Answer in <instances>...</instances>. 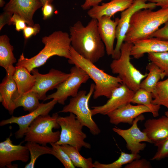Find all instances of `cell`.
<instances>
[{"label": "cell", "mask_w": 168, "mask_h": 168, "mask_svg": "<svg viewBox=\"0 0 168 168\" xmlns=\"http://www.w3.org/2000/svg\"><path fill=\"white\" fill-rule=\"evenodd\" d=\"M69 31L71 46L80 55L94 63L104 56L105 49L97 19L91 18L86 26L78 21L70 26Z\"/></svg>", "instance_id": "6da1fadb"}, {"label": "cell", "mask_w": 168, "mask_h": 168, "mask_svg": "<svg viewBox=\"0 0 168 168\" xmlns=\"http://www.w3.org/2000/svg\"><path fill=\"white\" fill-rule=\"evenodd\" d=\"M42 41L44 46L39 53L30 58L25 57L22 53L16 66L24 67L31 72L33 69L43 65L54 56L70 58L71 45L70 35L68 33L55 31L49 36L43 37Z\"/></svg>", "instance_id": "7a4b0ae2"}, {"label": "cell", "mask_w": 168, "mask_h": 168, "mask_svg": "<svg viewBox=\"0 0 168 168\" xmlns=\"http://www.w3.org/2000/svg\"><path fill=\"white\" fill-rule=\"evenodd\" d=\"M168 21V8L156 11L142 9L132 16L124 42L133 43L150 38L159 27Z\"/></svg>", "instance_id": "3957f363"}, {"label": "cell", "mask_w": 168, "mask_h": 168, "mask_svg": "<svg viewBox=\"0 0 168 168\" xmlns=\"http://www.w3.org/2000/svg\"><path fill=\"white\" fill-rule=\"evenodd\" d=\"M70 53L68 63L82 68L94 82L95 88L93 94L94 99L102 96L109 99L113 91L123 83L118 76L111 75L99 68L94 63L79 54L71 46Z\"/></svg>", "instance_id": "277c9868"}, {"label": "cell", "mask_w": 168, "mask_h": 168, "mask_svg": "<svg viewBox=\"0 0 168 168\" xmlns=\"http://www.w3.org/2000/svg\"><path fill=\"white\" fill-rule=\"evenodd\" d=\"M133 45V43L124 42L121 47L120 57L113 59L110 67L112 72L118 75L122 83L135 92L140 88L141 82L147 74L142 73L131 62Z\"/></svg>", "instance_id": "5b68a950"}, {"label": "cell", "mask_w": 168, "mask_h": 168, "mask_svg": "<svg viewBox=\"0 0 168 168\" xmlns=\"http://www.w3.org/2000/svg\"><path fill=\"white\" fill-rule=\"evenodd\" d=\"M59 115L57 113L52 116L41 115L35 119L30 125L25 135L24 141L31 142L46 146L48 143H55L59 139V131H53L60 127L57 122Z\"/></svg>", "instance_id": "8992f818"}, {"label": "cell", "mask_w": 168, "mask_h": 168, "mask_svg": "<svg viewBox=\"0 0 168 168\" xmlns=\"http://www.w3.org/2000/svg\"><path fill=\"white\" fill-rule=\"evenodd\" d=\"M95 88V84L92 83L88 93L85 90L79 91L75 96L70 99L69 103L59 112H69L74 114L83 126L87 127L92 134L96 135L100 133V130L92 118V115L89 104Z\"/></svg>", "instance_id": "52a82bcc"}, {"label": "cell", "mask_w": 168, "mask_h": 168, "mask_svg": "<svg viewBox=\"0 0 168 168\" xmlns=\"http://www.w3.org/2000/svg\"><path fill=\"white\" fill-rule=\"evenodd\" d=\"M57 122L61 130L59 139L55 144L69 145L77 148L79 151L82 147L91 148L90 144L85 141L87 136L82 131L83 126L75 114L70 113L66 116H59Z\"/></svg>", "instance_id": "ba28073f"}, {"label": "cell", "mask_w": 168, "mask_h": 168, "mask_svg": "<svg viewBox=\"0 0 168 168\" xmlns=\"http://www.w3.org/2000/svg\"><path fill=\"white\" fill-rule=\"evenodd\" d=\"M70 72V76L57 87L55 92L48 95L45 100L54 99L63 105L68 97H74L77 94L81 85L90 78L84 71L76 66L72 67Z\"/></svg>", "instance_id": "9c48e42d"}, {"label": "cell", "mask_w": 168, "mask_h": 168, "mask_svg": "<svg viewBox=\"0 0 168 168\" xmlns=\"http://www.w3.org/2000/svg\"><path fill=\"white\" fill-rule=\"evenodd\" d=\"M147 0H135L127 9L121 12L116 30L117 42L114 52L111 56L113 59L118 58L120 55L121 46L129 27L133 15L138 10L145 9L153 10L156 7L153 2H147Z\"/></svg>", "instance_id": "30bf717a"}, {"label": "cell", "mask_w": 168, "mask_h": 168, "mask_svg": "<svg viewBox=\"0 0 168 168\" xmlns=\"http://www.w3.org/2000/svg\"><path fill=\"white\" fill-rule=\"evenodd\" d=\"M31 72L35 76V82L33 89L30 91L36 92L40 100H45L46 93L50 90L56 88L61 83L66 80L70 75L59 70L51 69L46 74L40 73L37 69H33Z\"/></svg>", "instance_id": "8fae6325"}, {"label": "cell", "mask_w": 168, "mask_h": 168, "mask_svg": "<svg viewBox=\"0 0 168 168\" xmlns=\"http://www.w3.org/2000/svg\"><path fill=\"white\" fill-rule=\"evenodd\" d=\"M58 103L57 101L53 99L45 103H40L38 107L34 110L27 114L17 117L12 116L11 118L2 120L0 126L16 124L19 126V129L15 133V136L17 139L25 136L28 128L31 124L39 116L48 114Z\"/></svg>", "instance_id": "7c38bea8"}, {"label": "cell", "mask_w": 168, "mask_h": 168, "mask_svg": "<svg viewBox=\"0 0 168 168\" xmlns=\"http://www.w3.org/2000/svg\"><path fill=\"white\" fill-rule=\"evenodd\" d=\"M145 119L142 114L140 115L134 120L133 124L129 128L123 129L116 127L112 128L113 130L123 138L126 143V147L131 153L137 154L144 150L146 146L145 143L147 142L152 143L146 134L142 131L138 126V122Z\"/></svg>", "instance_id": "4fadbf2b"}, {"label": "cell", "mask_w": 168, "mask_h": 168, "mask_svg": "<svg viewBox=\"0 0 168 168\" xmlns=\"http://www.w3.org/2000/svg\"><path fill=\"white\" fill-rule=\"evenodd\" d=\"M10 136L0 143V168H17L16 165L12 162L19 161L27 162L30 158L29 151L25 146L15 145L10 139Z\"/></svg>", "instance_id": "5bb4252c"}, {"label": "cell", "mask_w": 168, "mask_h": 168, "mask_svg": "<svg viewBox=\"0 0 168 168\" xmlns=\"http://www.w3.org/2000/svg\"><path fill=\"white\" fill-rule=\"evenodd\" d=\"M135 92L122 83L113 91L110 97L104 105L92 107V115H107L115 110L131 103Z\"/></svg>", "instance_id": "9a60e30c"}, {"label": "cell", "mask_w": 168, "mask_h": 168, "mask_svg": "<svg viewBox=\"0 0 168 168\" xmlns=\"http://www.w3.org/2000/svg\"><path fill=\"white\" fill-rule=\"evenodd\" d=\"M42 6L40 0H10L3 10L18 14L28 26H31L35 24L33 20L35 13Z\"/></svg>", "instance_id": "2e32d148"}, {"label": "cell", "mask_w": 168, "mask_h": 168, "mask_svg": "<svg viewBox=\"0 0 168 168\" xmlns=\"http://www.w3.org/2000/svg\"><path fill=\"white\" fill-rule=\"evenodd\" d=\"M151 113V110L142 105H133L130 103L121 107L109 114L110 122L118 125L120 123L132 125L134 119L143 113Z\"/></svg>", "instance_id": "e0dca14e"}, {"label": "cell", "mask_w": 168, "mask_h": 168, "mask_svg": "<svg viewBox=\"0 0 168 168\" xmlns=\"http://www.w3.org/2000/svg\"><path fill=\"white\" fill-rule=\"evenodd\" d=\"M119 20L118 17L113 20L111 17L107 16H102L97 19L99 32L108 56H112L114 52V43Z\"/></svg>", "instance_id": "ac0fdd59"}, {"label": "cell", "mask_w": 168, "mask_h": 168, "mask_svg": "<svg viewBox=\"0 0 168 168\" xmlns=\"http://www.w3.org/2000/svg\"><path fill=\"white\" fill-rule=\"evenodd\" d=\"M133 44L131 55L137 59L142 58L146 53L168 52V40L150 37Z\"/></svg>", "instance_id": "d6986e66"}, {"label": "cell", "mask_w": 168, "mask_h": 168, "mask_svg": "<svg viewBox=\"0 0 168 168\" xmlns=\"http://www.w3.org/2000/svg\"><path fill=\"white\" fill-rule=\"evenodd\" d=\"M135 0H111L91 8L87 14L91 18L98 19L104 16L112 17L117 13L128 8Z\"/></svg>", "instance_id": "ffe728a7"}, {"label": "cell", "mask_w": 168, "mask_h": 168, "mask_svg": "<svg viewBox=\"0 0 168 168\" xmlns=\"http://www.w3.org/2000/svg\"><path fill=\"white\" fill-rule=\"evenodd\" d=\"M145 133L154 144L168 137V119L166 116L157 119H149L144 123Z\"/></svg>", "instance_id": "44dd1931"}, {"label": "cell", "mask_w": 168, "mask_h": 168, "mask_svg": "<svg viewBox=\"0 0 168 168\" xmlns=\"http://www.w3.org/2000/svg\"><path fill=\"white\" fill-rule=\"evenodd\" d=\"M15 67H10L6 71V76L0 84V93L2 96V104L10 114L15 110L13 101V97L17 91V88L13 77Z\"/></svg>", "instance_id": "7402d4cb"}, {"label": "cell", "mask_w": 168, "mask_h": 168, "mask_svg": "<svg viewBox=\"0 0 168 168\" xmlns=\"http://www.w3.org/2000/svg\"><path fill=\"white\" fill-rule=\"evenodd\" d=\"M13 77L16 85L17 91L22 94L30 91L34 87L35 82L34 75L30 74L25 67L16 66Z\"/></svg>", "instance_id": "603a6c76"}, {"label": "cell", "mask_w": 168, "mask_h": 168, "mask_svg": "<svg viewBox=\"0 0 168 168\" xmlns=\"http://www.w3.org/2000/svg\"><path fill=\"white\" fill-rule=\"evenodd\" d=\"M39 100L38 94L32 91L22 94H19L17 91L13 98L15 109L18 107H22L24 111L29 112L33 111L38 107L40 104Z\"/></svg>", "instance_id": "cb8c5ba5"}, {"label": "cell", "mask_w": 168, "mask_h": 168, "mask_svg": "<svg viewBox=\"0 0 168 168\" xmlns=\"http://www.w3.org/2000/svg\"><path fill=\"white\" fill-rule=\"evenodd\" d=\"M13 46L10 44V39L6 35L0 36V65L7 71L16 62L13 51Z\"/></svg>", "instance_id": "d4e9b609"}, {"label": "cell", "mask_w": 168, "mask_h": 168, "mask_svg": "<svg viewBox=\"0 0 168 168\" xmlns=\"http://www.w3.org/2000/svg\"><path fill=\"white\" fill-rule=\"evenodd\" d=\"M146 69L149 73L145 79L141 82L140 87L152 93L159 80L165 77L162 71L152 62L147 64Z\"/></svg>", "instance_id": "484cf974"}, {"label": "cell", "mask_w": 168, "mask_h": 168, "mask_svg": "<svg viewBox=\"0 0 168 168\" xmlns=\"http://www.w3.org/2000/svg\"><path fill=\"white\" fill-rule=\"evenodd\" d=\"M151 92L140 88L135 92L131 103L142 105L147 107L151 110L153 116L156 117L159 115L161 105L153 104Z\"/></svg>", "instance_id": "4316f807"}, {"label": "cell", "mask_w": 168, "mask_h": 168, "mask_svg": "<svg viewBox=\"0 0 168 168\" xmlns=\"http://www.w3.org/2000/svg\"><path fill=\"white\" fill-rule=\"evenodd\" d=\"M61 146L68 155L75 167L80 168H94L92 158H86L83 156L77 148L67 144Z\"/></svg>", "instance_id": "83f0119b"}, {"label": "cell", "mask_w": 168, "mask_h": 168, "mask_svg": "<svg viewBox=\"0 0 168 168\" xmlns=\"http://www.w3.org/2000/svg\"><path fill=\"white\" fill-rule=\"evenodd\" d=\"M25 145L28 149L30 154L29 162L25 166V168H34L35 163L37 158L40 156L45 154L52 155V147L41 145L36 142H27Z\"/></svg>", "instance_id": "f1b7e54d"}, {"label": "cell", "mask_w": 168, "mask_h": 168, "mask_svg": "<svg viewBox=\"0 0 168 168\" xmlns=\"http://www.w3.org/2000/svg\"><path fill=\"white\" fill-rule=\"evenodd\" d=\"M152 95L153 104L164 106L168 110V77L157 83Z\"/></svg>", "instance_id": "f546056e"}, {"label": "cell", "mask_w": 168, "mask_h": 168, "mask_svg": "<svg viewBox=\"0 0 168 168\" xmlns=\"http://www.w3.org/2000/svg\"><path fill=\"white\" fill-rule=\"evenodd\" d=\"M140 158V156L138 153L129 154L122 152L119 158L111 163L102 164L97 161H95L93 163L95 168H120L123 165Z\"/></svg>", "instance_id": "4dcf8cb0"}, {"label": "cell", "mask_w": 168, "mask_h": 168, "mask_svg": "<svg viewBox=\"0 0 168 168\" xmlns=\"http://www.w3.org/2000/svg\"><path fill=\"white\" fill-rule=\"evenodd\" d=\"M148 59L155 64L168 77V52L148 54Z\"/></svg>", "instance_id": "1f68e13d"}, {"label": "cell", "mask_w": 168, "mask_h": 168, "mask_svg": "<svg viewBox=\"0 0 168 168\" xmlns=\"http://www.w3.org/2000/svg\"><path fill=\"white\" fill-rule=\"evenodd\" d=\"M52 149V155L58 159L65 168H75L67 154L63 149L61 146L55 143L50 144Z\"/></svg>", "instance_id": "d6a6232c"}, {"label": "cell", "mask_w": 168, "mask_h": 168, "mask_svg": "<svg viewBox=\"0 0 168 168\" xmlns=\"http://www.w3.org/2000/svg\"><path fill=\"white\" fill-rule=\"evenodd\" d=\"M154 145L157 147V150L152 160H160L168 157V137Z\"/></svg>", "instance_id": "836d02e7"}, {"label": "cell", "mask_w": 168, "mask_h": 168, "mask_svg": "<svg viewBox=\"0 0 168 168\" xmlns=\"http://www.w3.org/2000/svg\"><path fill=\"white\" fill-rule=\"evenodd\" d=\"M152 166L150 162L144 159H138L127 164L125 168H150Z\"/></svg>", "instance_id": "e575fe53"}, {"label": "cell", "mask_w": 168, "mask_h": 168, "mask_svg": "<svg viewBox=\"0 0 168 168\" xmlns=\"http://www.w3.org/2000/svg\"><path fill=\"white\" fill-rule=\"evenodd\" d=\"M11 25L15 26V29L17 31H20L26 26V22L21 16L16 13H14L11 19Z\"/></svg>", "instance_id": "d590c367"}, {"label": "cell", "mask_w": 168, "mask_h": 168, "mask_svg": "<svg viewBox=\"0 0 168 168\" xmlns=\"http://www.w3.org/2000/svg\"><path fill=\"white\" fill-rule=\"evenodd\" d=\"M40 26L39 24H35L31 26H26L23 30L24 38L27 39L32 35L35 36L40 32Z\"/></svg>", "instance_id": "8d00e7d4"}, {"label": "cell", "mask_w": 168, "mask_h": 168, "mask_svg": "<svg viewBox=\"0 0 168 168\" xmlns=\"http://www.w3.org/2000/svg\"><path fill=\"white\" fill-rule=\"evenodd\" d=\"M150 37H155L164 40H168V21L164 26L159 29Z\"/></svg>", "instance_id": "74e56055"}, {"label": "cell", "mask_w": 168, "mask_h": 168, "mask_svg": "<svg viewBox=\"0 0 168 168\" xmlns=\"http://www.w3.org/2000/svg\"><path fill=\"white\" fill-rule=\"evenodd\" d=\"M12 13L7 11H4L0 16V30L6 24L11 25V19L13 15Z\"/></svg>", "instance_id": "f35d334b"}, {"label": "cell", "mask_w": 168, "mask_h": 168, "mask_svg": "<svg viewBox=\"0 0 168 168\" xmlns=\"http://www.w3.org/2000/svg\"><path fill=\"white\" fill-rule=\"evenodd\" d=\"M43 19L45 20L50 17L53 14L54 8L51 3L46 2L42 7Z\"/></svg>", "instance_id": "ab89813d"}, {"label": "cell", "mask_w": 168, "mask_h": 168, "mask_svg": "<svg viewBox=\"0 0 168 168\" xmlns=\"http://www.w3.org/2000/svg\"><path fill=\"white\" fill-rule=\"evenodd\" d=\"M104 0H85L84 3L81 7L84 10L90 9L91 7L99 5L102 1Z\"/></svg>", "instance_id": "60d3db41"}, {"label": "cell", "mask_w": 168, "mask_h": 168, "mask_svg": "<svg viewBox=\"0 0 168 168\" xmlns=\"http://www.w3.org/2000/svg\"><path fill=\"white\" fill-rule=\"evenodd\" d=\"M149 2L155 3L156 7L161 8H168V0H148Z\"/></svg>", "instance_id": "b9f144b4"}, {"label": "cell", "mask_w": 168, "mask_h": 168, "mask_svg": "<svg viewBox=\"0 0 168 168\" xmlns=\"http://www.w3.org/2000/svg\"><path fill=\"white\" fill-rule=\"evenodd\" d=\"M54 0H40L43 6L47 2L50 3H52Z\"/></svg>", "instance_id": "7bdbcfd3"}, {"label": "cell", "mask_w": 168, "mask_h": 168, "mask_svg": "<svg viewBox=\"0 0 168 168\" xmlns=\"http://www.w3.org/2000/svg\"><path fill=\"white\" fill-rule=\"evenodd\" d=\"M5 4V2L4 0H0V7H3Z\"/></svg>", "instance_id": "ee69618b"}, {"label": "cell", "mask_w": 168, "mask_h": 168, "mask_svg": "<svg viewBox=\"0 0 168 168\" xmlns=\"http://www.w3.org/2000/svg\"><path fill=\"white\" fill-rule=\"evenodd\" d=\"M3 101V98L2 96L0 94V101L1 102H2Z\"/></svg>", "instance_id": "f6af8a7d"}, {"label": "cell", "mask_w": 168, "mask_h": 168, "mask_svg": "<svg viewBox=\"0 0 168 168\" xmlns=\"http://www.w3.org/2000/svg\"><path fill=\"white\" fill-rule=\"evenodd\" d=\"M165 114L167 117L168 119V110L165 112Z\"/></svg>", "instance_id": "bcb514c9"}]
</instances>
